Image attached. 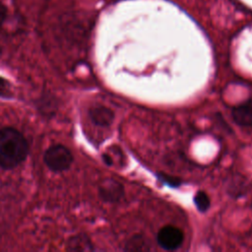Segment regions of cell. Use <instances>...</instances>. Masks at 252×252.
<instances>
[{
	"instance_id": "obj_8",
	"label": "cell",
	"mask_w": 252,
	"mask_h": 252,
	"mask_svg": "<svg viewBox=\"0 0 252 252\" xmlns=\"http://www.w3.org/2000/svg\"><path fill=\"white\" fill-rule=\"evenodd\" d=\"M194 203L196 208L200 211V212H206L209 207H210V198L209 196L203 192V191H199L195 197H194Z\"/></svg>"
},
{
	"instance_id": "obj_5",
	"label": "cell",
	"mask_w": 252,
	"mask_h": 252,
	"mask_svg": "<svg viewBox=\"0 0 252 252\" xmlns=\"http://www.w3.org/2000/svg\"><path fill=\"white\" fill-rule=\"evenodd\" d=\"M90 118L94 124L100 127H108L114 120V113L104 105H96L90 109Z\"/></svg>"
},
{
	"instance_id": "obj_10",
	"label": "cell",
	"mask_w": 252,
	"mask_h": 252,
	"mask_svg": "<svg viewBox=\"0 0 252 252\" xmlns=\"http://www.w3.org/2000/svg\"><path fill=\"white\" fill-rule=\"evenodd\" d=\"M11 94V87L7 80L0 77V97H8Z\"/></svg>"
},
{
	"instance_id": "obj_7",
	"label": "cell",
	"mask_w": 252,
	"mask_h": 252,
	"mask_svg": "<svg viewBox=\"0 0 252 252\" xmlns=\"http://www.w3.org/2000/svg\"><path fill=\"white\" fill-rule=\"evenodd\" d=\"M67 249L72 251H89L94 250V247L88 236L79 234L70 238Z\"/></svg>"
},
{
	"instance_id": "obj_9",
	"label": "cell",
	"mask_w": 252,
	"mask_h": 252,
	"mask_svg": "<svg viewBox=\"0 0 252 252\" xmlns=\"http://www.w3.org/2000/svg\"><path fill=\"white\" fill-rule=\"evenodd\" d=\"M128 249L131 250H145L146 247V240L141 235H136L133 237L129 242Z\"/></svg>"
},
{
	"instance_id": "obj_1",
	"label": "cell",
	"mask_w": 252,
	"mask_h": 252,
	"mask_svg": "<svg viewBox=\"0 0 252 252\" xmlns=\"http://www.w3.org/2000/svg\"><path fill=\"white\" fill-rule=\"evenodd\" d=\"M28 153L29 145L21 132L11 127L0 129V167L11 169L18 166Z\"/></svg>"
},
{
	"instance_id": "obj_3",
	"label": "cell",
	"mask_w": 252,
	"mask_h": 252,
	"mask_svg": "<svg viewBox=\"0 0 252 252\" xmlns=\"http://www.w3.org/2000/svg\"><path fill=\"white\" fill-rule=\"evenodd\" d=\"M184 234L181 229L172 225H165L158 232L157 240L160 247L165 250H175L183 242Z\"/></svg>"
},
{
	"instance_id": "obj_11",
	"label": "cell",
	"mask_w": 252,
	"mask_h": 252,
	"mask_svg": "<svg viewBox=\"0 0 252 252\" xmlns=\"http://www.w3.org/2000/svg\"><path fill=\"white\" fill-rule=\"evenodd\" d=\"M7 17V8L3 3L0 2V27L3 25L4 21L6 20Z\"/></svg>"
},
{
	"instance_id": "obj_4",
	"label": "cell",
	"mask_w": 252,
	"mask_h": 252,
	"mask_svg": "<svg viewBox=\"0 0 252 252\" xmlns=\"http://www.w3.org/2000/svg\"><path fill=\"white\" fill-rule=\"evenodd\" d=\"M99 197L108 203L119 202L124 197L123 185L112 178L104 179L98 187Z\"/></svg>"
},
{
	"instance_id": "obj_6",
	"label": "cell",
	"mask_w": 252,
	"mask_h": 252,
	"mask_svg": "<svg viewBox=\"0 0 252 252\" xmlns=\"http://www.w3.org/2000/svg\"><path fill=\"white\" fill-rule=\"evenodd\" d=\"M233 120L241 126H252V99L235 106L231 111Z\"/></svg>"
},
{
	"instance_id": "obj_2",
	"label": "cell",
	"mask_w": 252,
	"mask_h": 252,
	"mask_svg": "<svg viewBox=\"0 0 252 252\" xmlns=\"http://www.w3.org/2000/svg\"><path fill=\"white\" fill-rule=\"evenodd\" d=\"M46 166L53 172H61L67 170L72 162V153L62 145H53L49 147L43 156Z\"/></svg>"
}]
</instances>
